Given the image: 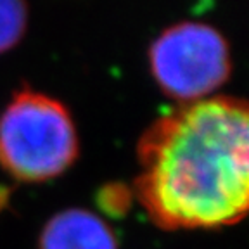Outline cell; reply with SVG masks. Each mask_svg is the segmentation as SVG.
<instances>
[{
    "mask_svg": "<svg viewBox=\"0 0 249 249\" xmlns=\"http://www.w3.org/2000/svg\"><path fill=\"white\" fill-rule=\"evenodd\" d=\"M137 196L164 229L239 222L249 213V104L201 99L164 114L139 144Z\"/></svg>",
    "mask_w": 249,
    "mask_h": 249,
    "instance_id": "cell-1",
    "label": "cell"
},
{
    "mask_svg": "<svg viewBox=\"0 0 249 249\" xmlns=\"http://www.w3.org/2000/svg\"><path fill=\"white\" fill-rule=\"evenodd\" d=\"M78 156V133L68 109L24 89L0 116V166L21 182L59 177Z\"/></svg>",
    "mask_w": 249,
    "mask_h": 249,
    "instance_id": "cell-2",
    "label": "cell"
},
{
    "mask_svg": "<svg viewBox=\"0 0 249 249\" xmlns=\"http://www.w3.org/2000/svg\"><path fill=\"white\" fill-rule=\"evenodd\" d=\"M151 66L168 95L201 101L229 76V49L223 36L211 26L183 23L156 40L151 49Z\"/></svg>",
    "mask_w": 249,
    "mask_h": 249,
    "instance_id": "cell-3",
    "label": "cell"
},
{
    "mask_svg": "<svg viewBox=\"0 0 249 249\" xmlns=\"http://www.w3.org/2000/svg\"><path fill=\"white\" fill-rule=\"evenodd\" d=\"M40 249H118L113 230L92 211L71 208L47 222Z\"/></svg>",
    "mask_w": 249,
    "mask_h": 249,
    "instance_id": "cell-4",
    "label": "cell"
},
{
    "mask_svg": "<svg viewBox=\"0 0 249 249\" xmlns=\"http://www.w3.org/2000/svg\"><path fill=\"white\" fill-rule=\"evenodd\" d=\"M28 24V5L19 0H0V54L23 38Z\"/></svg>",
    "mask_w": 249,
    "mask_h": 249,
    "instance_id": "cell-5",
    "label": "cell"
}]
</instances>
